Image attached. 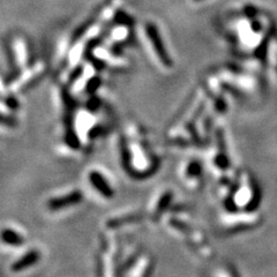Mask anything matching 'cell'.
<instances>
[{"instance_id":"cell-1","label":"cell","mask_w":277,"mask_h":277,"mask_svg":"<svg viewBox=\"0 0 277 277\" xmlns=\"http://www.w3.org/2000/svg\"><path fill=\"white\" fill-rule=\"evenodd\" d=\"M82 201V193L80 191H75V192H72L65 197L60 198H54L52 200L49 201V207L50 209L52 210H58L62 208H67V207H71L74 205L80 204Z\"/></svg>"},{"instance_id":"cell-2","label":"cell","mask_w":277,"mask_h":277,"mask_svg":"<svg viewBox=\"0 0 277 277\" xmlns=\"http://www.w3.org/2000/svg\"><path fill=\"white\" fill-rule=\"evenodd\" d=\"M89 180L93 184V186L99 191V192L105 198H112L113 197V190L109 185V182L105 180V178L102 174L97 171H93L89 173Z\"/></svg>"},{"instance_id":"cell-3","label":"cell","mask_w":277,"mask_h":277,"mask_svg":"<svg viewBox=\"0 0 277 277\" xmlns=\"http://www.w3.org/2000/svg\"><path fill=\"white\" fill-rule=\"evenodd\" d=\"M147 34H148V36H149L151 43H153L156 52H157L159 58H161V60L164 62V64L165 62L166 64H169L167 54H165L164 49H163V44H162L161 38H159L158 31L156 30V28L153 25H147Z\"/></svg>"},{"instance_id":"cell-4","label":"cell","mask_w":277,"mask_h":277,"mask_svg":"<svg viewBox=\"0 0 277 277\" xmlns=\"http://www.w3.org/2000/svg\"><path fill=\"white\" fill-rule=\"evenodd\" d=\"M40 260V253L37 251H30L27 253V254L23 255L21 259H19L17 262H14L12 264V270L13 271H21L25 270V269L29 268L30 266H33Z\"/></svg>"},{"instance_id":"cell-5","label":"cell","mask_w":277,"mask_h":277,"mask_svg":"<svg viewBox=\"0 0 277 277\" xmlns=\"http://www.w3.org/2000/svg\"><path fill=\"white\" fill-rule=\"evenodd\" d=\"M0 238L4 243L11 245V246H21L25 243V239L12 229H4L0 233Z\"/></svg>"},{"instance_id":"cell-6","label":"cell","mask_w":277,"mask_h":277,"mask_svg":"<svg viewBox=\"0 0 277 277\" xmlns=\"http://www.w3.org/2000/svg\"><path fill=\"white\" fill-rule=\"evenodd\" d=\"M0 125H5V126L14 127L18 125V122H17V119L13 118V117L0 115Z\"/></svg>"},{"instance_id":"cell-7","label":"cell","mask_w":277,"mask_h":277,"mask_svg":"<svg viewBox=\"0 0 277 277\" xmlns=\"http://www.w3.org/2000/svg\"><path fill=\"white\" fill-rule=\"evenodd\" d=\"M66 139H67V142H68L69 146H71L72 148H74V149H76V148L80 146L79 140H77V136L74 133H72V132H68L67 136H66Z\"/></svg>"},{"instance_id":"cell-8","label":"cell","mask_w":277,"mask_h":277,"mask_svg":"<svg viewBox=\"0 0 277 277\" xmlns=\"http://www.w3.org/2000/svg\"><path fill=\"white\" fill-rule=\"evenodd\" d=\"M100 84H101V80L99 79V77H94V79L89 81V83L87 85V90L89 93H94L97 88L100 87Z\"/></svg>"},{"instance_id":"cell-9","label":"cell","mask_w":277,"mask_h":277,"mask_svg":"<svg viewBox=\"0 0 277 277\" xmlns=\"http://www.w3.org/2000/svg\"><path fill=\"white\" fill-rule=\"evenodd\" d=\"M197 2H199V0H197Z\"/></svg>"}]
</instances>
